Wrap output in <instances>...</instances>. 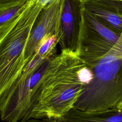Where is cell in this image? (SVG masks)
Wrapping results in <instances>:
<instances>
[{
    "label": "cell",
    "mask_w": 122,
    "mask_h": 122,
    "mask_svg": "<svg viewBox=\"0 0 122 122\" xmlns=\"http://www.w3.org/2000/svg\"><path fill=\"white\" fill-rule=\"evenodd\" d=\"M77 51L93 73L74 104L76 109L93 112L116 108L120 101L118 81L122 65V31L112 44L101 38L86 25L79 30Z\"/></svg>",
    "instance_id": "6da1fadb"
},
{
    "label": "cell",
    "mask_w": 122,
    "mask_h": 122,
    "mask_svg": "<svg viewBox=\"0 0 122 122\" xmlns=\"http://www.w3.org/2000/svg\"><path fill=\"white\" fill-rule=\"evenodd\" d=\"M86 65L77 51H62L51 60L45 86L31 118L60 121L73 108L86 86L79 75Z\"/></svg>",
    "instance_id": "7a4b0ae2"
},
{
    "label": "cell",
    "mask_w": 122,
    "mask_h": 122,
    "mask_svg": "<svg viewBox=\"0 0 122 122\" xmlns=\"http://www.w3.org/2000/svg\"><path fill=\"white\" fill-rule=\"evenodd\" d=\"M36 54L0 97V118L5 122L30 119L44 89L51 60Z\"/></svg>",
    "instance_id": "3957f363"
},
{
    "label": "cell",
    "mask_w": 122,
    "mask_h": 122,
    "mask_svg": "<svg viewBox=\"0 0 122 122\" xmlns=\"http://www.w3.org/2000/svg\"><path fill=\"white\" fill-rule=\"evenodd\" d=\"M42 9L37 0H32L20 16L0 32V97L25 66V47L32 25Z\"/></svg>",
    "instance_id": "277c9868"
},
{
    "label": "cell",
    "mask_w": 122,
    "mask_h": 122,
    "mask_svg": "<svg viewBox=\"0 0 122 122\" xmlns=\"http://www.w3.org/2000/svg\"><path fill=\"white\" fill-rule=\"evenodd\" d=\"M62 0H54L42 9L31 28L25 47V65L35 54L41 40L50 34L59 35Z\"/></svg>",
    "instance_id": "5b68a950"
},
{
    "label": "cell",
    "mask_w": 122,
    "mask_h": 122,
    "mask_svg": "<svg viewBox=\"0 0 122 122\" xmlns=\"http://www.w3.org/2000/svg\"><path fill=\"white\" fill-rule=\"evenodd\" d=\"M80 7L79 0H62L59 33V43L61 51H77Z\"/></svg>",
    "instance_id": "8992f818"
},
{
    "label": "cell",
    "mask_w": 122,
    "mask_h": 122,
    "mask_svg": "<svg viewBox=\"0 0 122 122\" xmlns=\"http://www.w3.org/2000/svg\"><path fill=\"white\" fill-rule=\"evenodd\" d=\"M81 6L109 27L120 33L122 31V13L105 1H91Z\"/></svg>",
    "instance_id": "52a82bcc"
},
{
    "label": "cell",
    "mask_w": 122,
    "mask_h": 122,
    "mask_svg": "<svg viewBox=\"0 0 122 122\" xmlns=\"http://www.w3.org/2000/svg\"><path fill=\"white\" fill-rule=\"evenodd\" d=\"M60 122H122V110L117 108L103 111L87 112L72 108Z\"/></svg>",
    "instance_id": "ba28073f"
},
{
    "label": "cell",
    "mask_w": 122,
    "mask_h": 122,
    "mask_svg": "<svg viewBox=\"0 0 122 122\" xmlns=\"http://www.w3.org/2000/svg\"><path fill=\"white\" fill-rule=\"evenodd\" d=\"M81 18L88 27L106 41L113 44L119 38L120 33L111 29L102 21L80 7Z\"/></svg>",
    "instance_id": "9c48e42d"
},
{
    "label": "cell",
    "mask_w": 122,
    "mask_h": 122,
    "mask_svg": "<svg viewBox=\"0 0 122 122\" xmlns=\"http://www.w3.org/2000/svg\"><path fill=\"white\" fill-rule=\"evenodd\" d=\"M32 0L0 7V32L16 20L25 10Z\"/></svg>",
    "instance_id": "30bf717a"
},
{
    "label": "cell",
    "mask_w": 122,
    "mask_h": 122,
    "mask_svg": "<svg viewBox=\"0 0 122 122\" xmlns=\"http://www.w3.org/2000/svg\"><path fill=\"white\" fill-rule=\"evenodd\" d=\"M59 40L58 35L50 34L46 35L41 40L35 54L40 57L52 59L56 55V46Z\"/></svg>",
    "instance_id": "8fae6325"
},
{
    "label": "cell",
    "mask_w": 122,
    "mask_h": 122,
    "mask_svg": "<svg viewBox=\"0 0 122 122\" xmlns=\"http://www.w3.org/2000/svg\"><path fill=\"white\" fill-rule=\"evenodd\" d=\"M17 122H60L59 121L48 118H30L26 120H22Z\"/></svg>",
    "instance_id": "7c38bea8"
},
{
    "label": "cell",
    "mask_w": 122,
    "mask_h": 122,
    "mask_svg": "<svg viewBox=\"0 0 122 122\" xmlns=\"http://www.w3.org/2000/svg\"><path fill=\"white\" fill-rule=\"evenodd\" d=\"M30 0H0V7L17 4L20 2L28 1Z\"/></svg>",
    "instance_id": "4fadbf2b"
},
{
    "label": "cell",
    "mask_w": 122,
    "mask_h": 122,
    "mask_svg": "<svg viewBox=\"0 0 122 122\" xmlns=\"http://www.w3.org/2000/svg\"><path fill=\"white\" fill-rule=\"evenodd\" d=\"M118 92L120 101L118 103L116 108L119 110H122V76H121L118 81Z\"/></svg>",
    "instance_id": "5bb4252c"
},
{
    "label": "cell",
    "mask_w": 122,
    "mask_h": 122,
    "mask_svg": "<svg viewBox=\"0 0 122 122\" xmlns=\"http://www.w3.org/2000/svg\"><path fill=\"white\" fill-rule=\"evenodd\" d=\"M54 0H37L38 4L43 9L51 3Z\"/></svg>",
    "instance_id": "9a60e30c"
},
{
    "label": "cell",
    "mask_w": 122,
    "mask_h": 122,
    "mask_svg": "<svg viewBox=\"0 0 122 122\" xmlns=\"http://www.w3.org/2000/svg\"><path fill=\"white\" fill-rule=\"evenodd\" d=\"M81 3H83L91 1H101L106 2H120L122 3V0H79Z\"/></svg>",
    "instance_id": "2e32d148"
}]
</instances>
